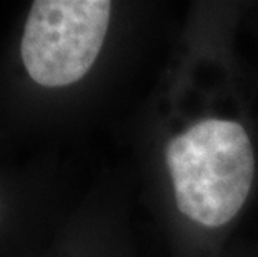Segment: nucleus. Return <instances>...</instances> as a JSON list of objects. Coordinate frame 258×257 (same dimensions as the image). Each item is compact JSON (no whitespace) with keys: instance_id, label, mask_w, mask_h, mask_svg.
I'll return each instance as SVG.
<instances>
[{"instance_id":"nucleus-1","label":"nucleus","mask_w":258,"mask_h":257,"mask_svg":"<svg viewBox=\"0 0 258 257\" xmlns=\"http://www.w3.org/2000/svg\"><path fill=\"white\" fill-rule=\"evenodd\" d=\"M165 159L178 211L207 227L230 222L243 207L255 174L245 129L205 119L168 142Z\"/></svg>"},{"instance_id":"nucleus-2","label":"nucleus","mask_w":258,"mask_h":257,"mask_svg":"<svg viewBox=\"0 0 258 257\" xmlns=\"http://www.w3.org/2000/svg\"><path fill=\"white\" fill-rule=\"evenodd\" d=\"M112 4L107 0H37L30 9L22 60L43 87L80 80L105 40Z\"/></svg>"}]
</instances>
